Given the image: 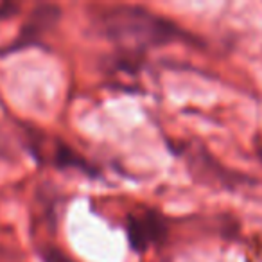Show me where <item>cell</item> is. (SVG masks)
<instances>
[{"instance_id": "6da1fadb", "label": "cell", "mask_w": 262, "mask_h": 262, "mask_svg": "<svg viewBox=\"0 0 262 262\" xmlns=\"http://www.w3.org/2000/svg\"><path fill=\"white\" fill-rule=\"evenodd\" d=\"M99 27L110 40L131 43L135 51L151 45H162L167 40L182 36L178 26L167 18L157 16L137 6H115L99 16Z\"/></svg>"}, {"instance_id": "7a4b0ae2", "label": "cell", "mask_w": 262, "mask_h": 262, "mask_svg": "<svg viewBox=\"0 0 262 262\" xmlns=\"http://www.w3.org/2000/svg\"><path fill=\"white\" fill-rule=\"evenodd\" d=\"M126 233L131 250L146 251L153 244H160L167 235V226L160 214L153 210L129 214L126 223Z\"/></svg>"}, {"instance_id": "3957f363", "label": "cell", "mask_w": 262, "mask_h": 262, "mask_svg": "<svg viewBox=\"0 0 262 262\" xmlns=\"http://www.w3.org/2000/svg\"><path fill=\"white\" fill-rule=\"evenodd\" d=\"M59 11L58 6H51V4H43L38 6L33 13H31L29 20L26 22V26L22 27L20 31V36L13 41L11 51H16V49L27 47V45H33L54 26L56 22L59 20Z\"/></svg>"}, {"instance_id": "277c9868", "label": "cell", "mask_w": 262, "mask_h": 262, "mask_svg": "<svg viewBox=\"0 0 262 262\" xmlns=\"http://www.w3.org/2000/svg\"><path fill=\"white\" fill-rule=\"evenodd\" d=\"M56 164H58L59 167H79V169H84V171H94L76 151L70 149L65 144H59L58 146V151H56Z\"/></svg>"}, {"instance_id": "5b68a950", "label": "cell", "mask_w": 262, "mask_h": 262, "mask_svg": "<svg viewBox=\"0 0 262 262\" xmlns=\"http://www.w3.org/2000/svg\"><path fill=\"white\" fill-rule=\"evenodd\" d=\"M41 255V260L43 262H74L69 255H65L61 250L54 246H45L43 250L40 251Z\"/></svg>"}, {"instance_id": "8992f818", "label": "cell", "mask_w": 262, "mask_h": 262, "mask_svg": "<svg viewBox=\"0 0 262 262\" xmlns=\"http://www.w3.org/2000/svg\"><path fill=\"white\" fill-rule=\"evenodd\" d=\"M258 155H260V160H262V146L258 147Z\"/></svg>"}]
</instances>
